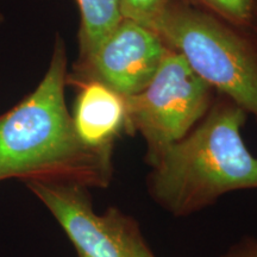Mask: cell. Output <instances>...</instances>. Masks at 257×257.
Listing matches in <instances>:
<instances>
[{
    "label": "cell",
    "instance_id": "obj_1",
    "mask_svg": "<svg viewBox=\"0 0 257 257\" xmlns=\"http://www.w3.org/2000/svg\"><path fill=\"white\" fill-rule=\"evenodd\" d=\"M68 59L56 37L51 60L34 92L0 115V181L69 182L105 188L113 176L112 150L83 144L66 104Z\"/></svg>",
    "mask_w": 257,
    "mask_h": 257
},
{
    "label": "cell",
    "instance_id": "obj_2",
    "mask_svg": "<svg viewBox=\"0 0 257 257\" xmlns=\"http://www.w3.org/2000/svg\"><path fill=\"white\" fill-rule=\"evenodd\" d=\"M246 112L217 94L189 133L149 160L147 188L161 208L186 217L211 206L224 194L257 188V156L246 148Z\"/></svg>",
    "mask_w": 257,
    "mask_h": 257
},
{
    "label": "cell",
    "instance_id": "obj_3",
    "mask_svg": "<svg viewBox=\"0 0 257 257\" xmlns=\"http://www.w3.org/2000/svg\"><path fill=\"white\" fill-rule=\"evenodd\" d=\"M169 49L218 94L257 120V37L188 0L168 6L154 27Z\"/></svg>",
    "mask_w": 257,
    "mask_h": 257
},
{
    "label": "cell",
    "instance_id": "obj_4",
    "mask_svg": "<svg viewBox=\"0 0 257 257\" xmlns=\"http://www.w3.org/2000/svg\"><path fill=\"white\" fill-rule=\"evenodd\" d=\"M216 94L169 49L154 78L142 91L125 96L126 134H138L147 144L146 162L185 137L210 110Z\"/></svg>",
    "mask_w": 257,
    "mask_h": 257
},
{
    "label": "cell",
    "instance_id": "obj_5",
    "mask_svg": "<svg viewBox=\"0 0 257 257\" xmlns=\"http://www.w3.org/2000/svg\"><path fill=\"white\" fill-rule=\"evenodd\" d=\"M168 50L155 30L124 17L93 53L73 64L67 85L99 81L121 95H134L154 78Z\"/></svg>",
    "mask_w": 257,
    "mask_h": 257
},
{
    "label": "cell",
    "instance_id": "obj_6",
    "mask_svg": "<svg viewBox=\"0 0 257 257\" xmlns=\"http://www.w3.org/2000/svg\"><path fill=\"white\" fill-rule=\"evenodd\" d=\"M27 186L61 225L79 257H128L102 214L93 211L87 187L54 181Z\"/></svg>",
    "mask_w": 257,
    "mask_h": 257
},
{
    "label": "cell",
    "instance_id": "obj_7",
    "mask_svg": "<svg viewBox=\"0 0 257 257\" xmlns=\"http://www.w3.org/2000/svg\"><path fill=\"white\" fill-rule=\"evenodd\" d=\"M79 88L72 114L81 142L94 149H113L126 127L125 96L99 81H87Z\"/></svg>",
    "mask_w": 257,
    "mask_h": 257
},
{
    "label": "cell",
    "instance_id": "obj_8",
    "mask_svg": "<svg viewBox=\"0 0 257 257\" xmlns=\"http://www.w3.org/2000/svg\"><path fill=\"white\" fill-rule=\"evenodd\" d=\"M80 10L79 57L96 49L102 40L120 23L123 14L118 0H75Z\"/></svg>",
    "mask_w": 257,
    "mask_h": 257
},
{
    "label": "cell",
    "instance_id": "obj_9",
    "mask_svg": "<svg viewBox=\"0 0 257 257\" xmlns=\"http://www.w3.org/2000/svg\"><path fill=\"white\" fill-rule=\"evenodd\" d=\"M208 14L257 37V0H188Z\"/></svg>",
    "mask_w": 257,
    "mask_h": 257
},
{
    "label": "cell",
    "instance_id": "obj_10",
    "mask_svg": "<svg viewBox=\"0 0 257 257\" xmlns=\"http://www.w3.org/2000/svg\"><path fill=\"white\" fill-rule=\"evenodd\" d=\"M102 216L128 257H156L136 219L115 207L106 210Z\"/></svg>",
    "mask_w": 257,
    "mask_h": 257
},
{
    "label": "cell",
    "instance_id": "obj_11",
    "mask_svg": "<svg viewBox=\"0 0 257 257\" xmlns=\"http://www.w3.org/2000/svg\"><path fill=\"white\" fill-rule=\"evenodd\" d=\"M178 0H118L123 17L153 29L167 8Z\"/></svg>",
    "mask_w": 257,
    "mask_h": 257
},
{
    "label": "cell",
    "instance_id": "obj_12",
    "mask_svg": "<svg viewBox=\"0 0 257 257\" xmlns=\"http://www.w3.org/2000/svg\"><path fill=\"white\" fill-rule=\"evenodd\" d=\"M221 257H257V240L244 239Z\"/></svg>",
    "mask_w": 257,
    "mask_h": 257
},
{
    "label": "cell",
    "instance_id": "obj_13",
    "mask_svg": "<svg viewBox=\"0 0 257 257\" xmlns=\"http://www.w3.org/2000/svg\"><path fill=\"white\" fill-rule=\"evenodd\" d=\"M2 21H3V16L0 15V22H2Z\"/></svg>",
    "mask_w": 257,
    "mask_h": 257
}]
</instances>
